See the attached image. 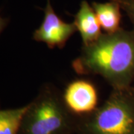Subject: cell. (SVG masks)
<instances>
[{"label":"cell","mask_w":134,"mask_h":134,"mask_svg":"<svg viewBox=\"0 0 134 134\" xmlns=\"http://www.w3.org/2000/svg\"><path fill=\"white\" fill-rule=\"evenodd\" d=\"M67 108L75 115H86L98 107V92L95 85L87 80L70 82L63 92Z\"/></svg>","instance_id":"cell-5"},{"label":"cell","mask_w":134,"mask_h":134,"mask_svg":"<svg viewBox=\"0 0 134 134\" xmlns=\"http://www.w3.org/2000/svg\"><path fill=\"white\" fill-rule=\"evenodd\" d=\"M117 2L127 15L130 19L134 23V0H113Z\"/></svg>","instance_id":"cell-9"},{"label":"cell","mask_w":134,"mask_h":134,"mask_svg":"<svg viewBox=\"0 0 134 134\" xmlns=\"http://www.w3.org/2000/svg\"><path fill=\"white\" fill-rule=\"evenodd\" d=\"M77 31L74 23H68L63 21L54 12L51 0H46L43 22L34 31L33 39L46 44L49 48H63Z\"/></svg>","instance_id":"cell-4"},{"label":"cell","mask_w":134,"mask_h":134,"mask_svg":"<svg viewBox=\"0 0 134 134\" xmlns=\"http://www.w3.org/2000/svg\"><path fill=\"white\" fill-rule=\"evenodd\" d=\"M67 108L63 92L44 84L25 113L19 134H72L77 120Z\"/></svg>","instance_id":"cell-2"},{"label":"cell","mask_w":134,"mask_h":134,"mask_svg":"<svg viewBox=\"0 0 134 134\" xmlns=\"http://www.w3.org/2000/svg\"><path fill=\"white\" fill-rule=\"evenodd\" d=\"M133 90H134V87H133Z\"/></svg>","instance_id":"cell-10"},{"label":"cell","mask_w":134,"mask_h":134,"mask_svg":"<svg viewBox=\"0 0 134 134\" xmlns=\"http://www.w3.org/2000/svg\"><path fill=\"white\" fill-rule=\"evenodd\" d=\"M79 75H100L113 89H125L134 82V31L121 29L103 33L95 42L82 46L72 63Z\"/></svg>","instance_id":"cell-1"},{"label":"cell","mask_w":134,"mask_h":134,"mask_svg":"<svg viewBox=\"0 0 134 134\" xmlns=\"http://www.w3.org/2000/svg\"><path fill=\"white\" fill-rule=\"evenodd\" d=\"M92 6L96 12L101 29L105 33H113L119 31L121 19V6L115 1L100 3L92 2Z\"/></svg>","instance_id":"cell-7"},{"label":"cell","mask_w":134,"mask_h":134,"mask_svg":"<svg viewBox=\"0 0 134 134\" xmlns=\"http://www.w3.org/2000/svg\"><path fill=\"white\" fill-rule=\"evenodd\" d=\"M73 23L81 35L83 46L95 42L103 34L95 10L86 0L81 1Z\"/></svg>","instance_id":"cell-6"},{"label":"cell","mask_w":134,"mask_h":134,"mask_svg":"<svg viewBox=\"0 0 134 134\" xmlns=\"http://www.w3.org/2000/svg\"><path fill=\"white\" fill-rule=\"evenodd\" d=\"M29 104L21 107L0 111V134H19Z\"/></svg>","instance_id":"cell-8"},{"label":"cell","mask_w":134,"mask_h":134,"mask_svg":"<svg viewBox=\"0 0 134 134\" xmlns=\"http://www.w3.org/2000/svg\"><path fill=\"white\" fill-rule=\"evenodd\" d=\"M80 134H134L133 87L113 89L105 102L77 120Z\"/></svg>","instance_id":"cell-3"}]
</instances>
